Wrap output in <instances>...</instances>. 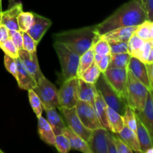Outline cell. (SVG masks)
Masks as SVG:
<instances>
[{
	"mask_svg": "<svg viewBox=\"0 0 153 153\" xmlns=\"http://www.w3.org/2000/svg\"><path fill=\"white\" fill-rule=\"evenodd\" d=\"M76 108L78 116L87 128L94 130L102 127L99 120L95 108L90 103L79 100L76 105Z\"/></svg>",
	"mask_w": 153,
	"mask_h": 153,
	"instance_id": "cell-10",
	"label": "cell"
},
{
	"mask_svg": "<svg viewBox=\"0 0 153 153\" xmlns=\"http://www.w3.org/2000/svg\"><path fill=\"white\" fill-rule=\"evenodd\" d=\"M108 131L104 127L92 130L88 140L92 153H108L107 135Z\"/></svg>",
	"mask_w": 153,
	"mask_h": 153,
	"instance_id": "cell-11",
	"label": "cell"
},
{
	"mask_svg": "<svg viewBox=\"0 0 153 153\" xmlns=\"http://www.w3.org/2000/svg\"><path fill=\"white\" fill-rule=\"evenodd\" d=\"M151 92V94H152V100H153V90H151L150 91Z\"/></svg>",
	"mask_w": 153,
	"mask_h": 153,
	"instance_id": "cell-57",
	"label": "cell"
},
{
	"mask_svg": "<svg viewBox=\"0 0 153 153\" xmlns=\"http://www.w3.org/2000/svg\"><path fill=\"white\" fill-rule=\"evenodd\" d=\"M2 12V4H1V0H0V13Z\"/></svg>",
	"mask_w": 153,
	"mask_h": 153,
	"instance_id": "cell-53",
	"label": "cell"
},
{
	"mask_svg": "<svg viewBox=\"0 0 153 153\" xmlns=\"http://www.w3.org/2000/svg\"><path fill=\"white\" fill-rule=\"evenodd\" d=\"M138 26L122 27V28H115L104 34L100 35L101 38L105 39L108 42L111 41H122L128 42L130 37L135 32Z\"/></svg>",
	"mask_w": 153,
	"mask_h": 153,
	"instance_id": "cell-18",
	"label": "cell"
},
{
	"mask_svg": "<svg viewBox=\"0 0 153 153\" xmlns=\"http://www.w3.org/2000/svg\"><path fill=\"white\" fill-rule=\"evenodd\" d=\"M95 51H94V43L90 49H88L85 53L82 54L79 58V67L77 71V77L79 78L84 72L94 63Z\"/></svg>",
	"mask_w": 153,
	"mask_h": 153,
	"instance_id": "cell-27",
	"label": "cell"
},
{
	"mask_svg": "<svg viewBox=\"0 0 153 153\" xmlns=\"http://www.w3.org/2000/svg\"><path fill=\"white\" fill-rule=\"evenodd\" d=\"M146 153H153V146H152V147L149 148L148 150H146Z\"/></svg>",
	"mask_w": 153,
	"mask_h": 153,
	"instance_id": "cell-52",
	"label": "cell"
},
{
	"mask_svg": "<svg viewBox=\"0 0 153 153\" xmlns=\"http://www.w3.org/2000/svg\"><path fill=\"white\" fill-rule=\"evenodd\" d=\"M114 138L117 153H132L134 151L120 138L118 135H113Z\"/></svg>",
	"mask_w": 153,
	"mask_h": 153,
	"instance_id": "cell-43",
	"label": "cell"
},
{
	"mask_svg": "<svg viewBox=\"0 0 153 153\" xmlns=\"http://www.w3.org/2000/svg\"><path fill=\"white\" fill-rule=\"evenodd\" d=\"M97 93V89L95 84L88 83L79 78V89L78 97L79 100L87 102L94 107L95 97Z\"/></svg>",
	"mask_w": 153,
	"mask_h": 153,
	"instance_id": "cell-20",
	"label": "cell"
},
{
	"mask_svg": "<svg viewBox=\"0 0 153 153\" xmlns=\"http://www.w3.org/2000/svg\"><path fill=\"white\" fill-rule=\"evenodd\" d=\"M151 90H153V64H146Z\"/></svg>",
	"mask_w": 153,
	"mask_h": 153,
	"instance_id": "cell-48",
	"label": "cell"
},
{
	"mask_svg": "<svg viewBox=\"0 0 153 153\" xmlns=\"http://www.w3.org/2000/svg\"><path fill=\"white\" fill-rule=\"evenodd\" d=\"M134 113L136 117L143 123L149 132L153 144V100L150 91L148 93L143 111H134Z\"/></svg>",
	"mask_w": 153,
	"mask_h": 153,
	"instance_id": "cell-14",
	"label": "cell"
},
{
	"mask_svg": "<svg viewBox=\"0 0 153 153\" xmlns=\"http://www.w3.org/2000/svg\"><path fill=\"white\" fill-rule=\"evenodd\" d=\"M151 49H152V45H151L150 41L146 40V41H145L144 44L142 46V47L140 49H138L137 52H134L131 56L134 57V58L141 61L142 62L146 64L148 61V58H149Z\"/></svg>",
	"mask_w": 153,
	"mask_h": 153,
	"instance_id": "cell-34",
	"label": "cell"
},
{
	"mask_svg": "<svg viewBox=\"0 0 153 153\" xmlns=\"http://www.w3.org/2000/svg\"><path fill=\"white\" fill-rule=\"evenodd\" d=\"M22 49L29 52H34L37 51V46L38 43L36 42L27 32L22 31Z\"/></svg>",
	"mask_w": 153,
	"mask_h": 153,
	"instance_id": "cell-38",
	"label": "cell"
},
{
	"mask_svg": "<svg viewBox=\"0 0 153 153\" xmlns=\"http://www.w3.org/2000/svg\"><path fill=\"white\" fill-rule=\"evenodd\" d=\"M107 146L108 153H117L114 136L111 135L109 132L108 133L107 135Z\"/></svg>",
	"mask_w": 153,
	"mask_h": 153,
	"instance_id": "cell-46",
	"label": "cell"
},
{
	"mask_svg": "<svg viewBox=\"0 0 153 153\" xmlns=\"http://www.w3.org/2000/svg\"><path fill=\"white\" fill-rule=\"evenodd\" d=\"M51 25L52 21L50 19L37 13H33L32 23L26 32L39 43Z\"/></svg>",
	"mask_w": 153,
	"mask_h": 153,
	"instance_id": "cell-12",
	"label": "cell"
},
{
	"mask_svg": "<svg viewBox=\"0 0 153 153\" xmlns=\"http://www.w3.org/2000/svg\"><path fill=\"white\" fill-rule=\"evenodd\" d=\"M53 46L61 64L64 80L77 77L80 55L69 49L64 43L57 40H55Z\"/></svg>",
	"mask_w": 153,
	"mask_h": 153,
	"instance_id": "cell-4",
	"label": "cell"
},
{
	"mask_svg": "<svg viewBox=\"0 0 153 153\" xmlns=\"http://www.w3.org/2000/svg\"><path fill=\"white\" fill-rule=\"evenodd\" d=\"M137 118V117H136ZM137 136L140 143L142 153H146V150L152 147L153 144L149 132L141 122L137 118Z\"/></svg>",
	"mask_w": 153,
	"mask_h": 153,
	"instance_id": "cell-26",
	"label": "cell"
},
{
	"mask_svg": "<svg viewBox=\"0 0 153 153\" xmlns=\"http://www.w3.org/2000/svg\"><path fill=\"white\" fill-rule=\"evenodd\" d=\"M78 89L79 78L73 77L64 80L59 91H58L60 107L68 108L76 107L79 100L78 97Z\"/></svg>",
	"mask_w": 153,
	"mask_h": 153,
	"instance_id": "cell-7",
	"label": "cell"
},
{
	"mask_svg": "<svg viewBox=\"0 0 153 153\" xmlns=\"http://www.w3.org/2000/svg\"><path fill=\"white\" fill-rule=\"evenodd\" d=\"M1 152H2V151H1V150H0V153H1Z\"/></svg>",
	"mask_w": 153,
	"mask_h": 153,
	"instance_id": "cell-58",
	"label": "cell"
},
{
	"mask_svg": "<svg viewBox=\"0 0 153 153\" xmlns=\"http://www.w3.org/2000/svg\"><path fill=\"white\" fill-rule=\"evenodd\" d=\"M107 108L108 105L106 104L102 94L97 90V93L96 94L95 97L94 108H95L96 113H97V117H98L99 120H100V123L102 124V126L108 129V123L107 118Z\"/></svg>",
	"mask_w": 153,
	"mask_h": 153,
	"instance_id": "cell-24",
	"label": "cell"
},
{
	"mask_svg": "<svg viewBox=\"0 0 153 153\" xmlns=\"http://www.w3.org/2000/svg\"><path fill=\"white\" fill-rule=\"evenodd\" d=\"M28 99H29L30 104H31V108L34 111V114H36L37 117H39L42 115L43 113V106H42V102L40 101V98L37 95L34 90L31 89L28 91Z\"/></svg>",
	"mask_w": 153,
	"mask_h": 153,
	"instance_id": "cell-32",
	"label": "cell"
},
{
	"mask_svg": "<svg viewBox=\"0 0 153 153\" xmlns=\"http://www.w3.org/2000/svg\"><path fill=\"white\" fill-rule=\"evenodd\" d=\"M33 90L40 98L43 108H56L60 107L58 90L45 76H43L37 82V86Z\"/></svg>",
	"mask_w": 153,
	"mask_h": 153,
	"instance_id": "cell-6",
	"label": "cell"
},
{
	"mask_svg": "<svg viewBox=\"0 0 153 153\" xmlns=\"http://www.w3.org/2000/svg\"><path fill=\"white\" fill-rule=\"evenodd\" d=\"M22 12V4L17 2L13 4L7 10L1 12V25H4L9 30H19L17 18Z\"/></svg>",
	"mask_w": 153,
	"mask_h": 153,
	"instance_id": "cell-15",
	"label": "cell"
},
{
	"mask_svg": "<svg viewBox=\"0 0 153 153\" xmlns=\"http://www.w3.org/2000/svg\"><path fill=\"white\" fill-rule=\"evenodd\" d=\"M94 51L96 54H99L102 56L109 55L111 54L109 43L106 40L100 37V39L94 43Z\"/></svg>",
	"mask_w": 153,
	"mask_h": 153,
	"instance_id": "cell-37",
	"label": "cell"
},
{
	"mask_svg": "<svg viewBox=\"0 0 153 153\" xmlns=\"http://www.w3.org/2000/svg\"><path fill=\"white\" fill-rule=\"evenodd\" d=\"M117 135L135 152L142 153L140 149V143L137 138V133L131 130V128L124 126L123 129L117 133Z\"/></svg>",
	"mask_w": 153,
	"mask_h": 153,
	"instance_id": "cell-23",
	"label": "cell"
},
{
	"mask_svg": "<svg viewBox=\"0 0 153 153\" xmlns=\"http://www.w3.org/2000/svg\"><path fill=\"white\" fill-rule=\"evenodd\" d=\"M131 57V55L128 52L111 54L110 64H109L108 68L117 67V68L127 69Z\"/></svg>",
	"mask_w": 153,
	"mask_h": 153,
	"instance_id": "cell-28",
	"label": "cell"
},
{
	"mask_svg": "<svg viewBox=\"0 0 153 153\" xmlns=\"http://www.w3.org/2000/svg\"><path fill=\"white\" fill-rule=\"evenodd\" d=\"M1 13H0V26L1 25Z\"/></svg>",
	"mask_w": 153,
	"mask_h": 153,
	"instance_id": "cell-56",
	"label": "cell"
},
{
	"mask_svg": "<svg viewBox=\"0 0 153 153\" xmlns=\"http://www.w3.org/2000/svg\"><path fill=\"white\" fill-rule=\"evenodd\" d=\"M0 48L2 49L4 55H8L15 59L19 58V49L10 38H8L3 43H0Z\"/></svg>",
	"mask_w": 153,
	"mask_h": 153,
	"instance_id": "cell-33",
	"label": "cell"
},
{
	"mask_svg": "<svg viewBox=\"0 0 153 153\" xmlns=\"http://www.w3.org/2000/svg\"><path fill=\"white\" fill-rule=\"evenodd\" d=\"M150 25L151 22L149 20H146L143 23L138 25L135 31V34L143 39V40H149V32H150Z\"/></svg>",
	"mask_w": 153,
	"mask_h": 153,
	"instance_id": "cell-39",
	"label": "cell"
},
{
	"mask_svg": "<svg viewBox=\"0 0 153 153\" xmlns=\"http://www.w3.org/2000/svg\"><path fill=\"white\" fill-rule=\"evenodd\" d=\"M127 70L131 72L140 82H142L149 91H151L147 68H146V65L145 63L131 56Z\"/></svg>",
	"mask_w": 153,
	"mask_h": 153,
	"instance_id": "cell-16",
	"label": "cell"
},
{
	"mask_svg": "<svg viewBox=\"0 0 153 153\" xmlns=\"http://www.w3.org/2000/svg\"><path fill=\"white\" fill-rule=\"evenodd\" d=\"M37 119H38V124H37L38 133L41 140L47 144L55 146V134L51 126L49 125L48 121L42 117V115L37 117Z\"/></svg>",
	"mask_w": 153,
	"mask_h": 153,
	"instance_id": "cell-21",
	"label": "cell"
},
{
	"mask_svg": "<svg viewBox=\"0 0 153 153\" xmlns=\"http://www.w3.org/2000/svg\"><path fill=\"white\" fill-rule=\"evenodd\" d=\"M107 118L108 129L114 134L119 133L125 126L122 115L109 106L107 108Z\"/></svg>",
	"mask_w": 153,
	"mask_h": 153,
	"instance_id": "cell-25",
	"label": "cell"
},
{
	"mask_svg": "<svg viewBox=\"0 0 153 153\" xmlns=\"http://www.w3.org/2000/svg\"><path fill=\"white\" fill-rule=\"evenodd\" d=\"M19 58L26 70L31 73L37 83V82L44 76L39 66L37 52H29L24 49H20L19 50Z\"/></svg>",
	"mask_w": 153,
	"mask_h": 153,
	"instance_id": "cell-13",
	"label": "cell"
},
{
	"mask_svg": "<svg viewBox=\"0 0 153 153\" xmlns=\"http://www.w3.org/2000/svg\"><path fill=\"white\" fill-rule=\"evenodd\" d=\"M144 43L145 40L139 37L135 33H134L132 36L130 37L129 40H128V42H127V44H128V52L131 55V56L134 52H137L138 49H140L142 47V46L144 44Z\"/></svg>",
	"mask_w": 153,
	"mask_h": 153,
	"instance_id": "cell-36",
	"label": "cell"
},
{
	"mask_svg": "<svg viewBox=\"0 0 153 153\" xmlns=\"http://www.w3.org/2000/svg\"><path fill=\"white\" fill-rule=\"evenodd\" d=\"M153 38V22H151L150 32H149V40Z\"/></svg>",
	"mask_w": 153,
	"mask_h": 153,
	"instance_id": "cell-51",
	"label": "cell"
},
{
	"mask_svg": "<svg viewBox=\"0 0 153 153\" xmlns=\"http://www.w3.org/2000/svg\"><path fill=\"white\" fill-rule=\"evenodd\" d=\"M127 72L128 70L126 68L110 67L108 68L106 71L102 73L111 86L114 89L118 95L126 102Z\"/></svg>",
	"mask_w": 153,
	"mask_h": 153,
	"instance_id": "cell-8",
	"label": "cell"
},
{
	"mask_svg": "<svg viewBox=\"0 0 153 153\" xmlns=\"http://www.w3.org/2000/svg\"><path fill=\"white\" fill-rule=\"evenodd\" d=\"M146 11L147 20L153 22V0H140Z\"/></svg>",
	"mask_w": 153,
	"mask_h": 153,
	"instance_id": "cell-44",
	"label": "cell"
},
{
	"mask_svg": "<svg viewBox=\"0 0 153 153\" xmlns=\"http://www.w3.org/2000/svg\"><path fill=\"white\" fill-rule=\"evenodd\" d=\"M4 64L7 72H9L15 78V79H16V77H17V66H16V59L7 55H4Z\"/></svg>",
	"mask_w": 153,
	"mask_h": 153,
	"instance_id": "cell-40",
	"label": "cell"
},
{
	"mask_svg": "<svg viewBox=\"0 0 153 153\" xmlns=\"http://www.w3.org/2000/svg\"><path fill=\"white\" fill-rule=\"evenodd\" d=\"M146 64H153V47H152V49H151L149 58H148V61Z\"/></svg>",
	"mask_w": 153,
	"mask_h": 153,
	"instance_id": "cell-49",
	"label": "cell"
},
{
	"mask_svg": "<svg viewBox=\"0 0 153 153\" xmlns=\"http://www.w3.org/2000/svg\"><path fill=\"white\" fill-rule=\"evenodd\" d=\"M123 117L125 126L136 132L137 131V118H136L134 111L128 105L126 108L125 113L123 115Z\"/></svg>",
	"mask_w": 153,
	"mask_h": 153,
	"instance_id": "cell-30",
	"label": "cell"
},
{
	"mask_svg": "<svg viewBox=\"0 0 153 153\" xmlns=\"http://www.w3.org/2000/svg\"><path fill=\"white\" fill-rule=\"evenodd\" d=\"M149 91V90L128 70L126 88L127 105L134 111H143Z\"/></svg>",
	"mask_w": 153,
	"mask_h": 153,
	"instance_id": "cell-3",
	"label": "cell"
},
{
	"mask_svg": "<svg viewBox=\"0 0 153 153\" xmlns=\"http://www.w3.org/2000/svg\"><path fill=\"white\" fill-rule=\"evenodd\" d=\"M55 146L57 150L61 153H67L71 149L68 138L63 134L55 135Z\"/></svg>",
	"mask_w": 153,
	"mask_h": 153,
	"instance_id": "cell-35",
	"label": "cell"
},
{
	"mask_svg": "<svg viewBox=\"0 0 153 153\" xmlns=\"http://www.w3.org/2000/svg\"><path fill=\"white\" fill-rule=\"evenodd\" d=\"M46 111V120L52 127L55 135L62 134L63 129L66 127L65 123L63 121L55 108H43Z\"/></svg>",
	"mask_w": 153,
	"mask_h": 153,
	"instance_id": "cell-22",
	"label": "cell"
},
{
	"mask_svg": "<svg viewBox=\"0 0 153 153\" xmlns=\"http://www.w3.org/2000/svg\"><path fill=\"white\" fill-rule=\"evenodd\" d=\"M55 40L64 43L79 55H82L100 39L95 26L69 30L54 34Z\"/></svg>",
	"mask_w": 153,
	"mask_h": 153,
	"instance_id": "cell-2",
	"label": "cell"
},
{
	"mask_svg": "<svg viewBox=\"0 0 153 153\" xmlns=\"http://www.w3.org/2000/svg\"><path fill=\"white\" fill-rule=\"evenodd\" d=\"M102 55H99V54H96L95 53V55H94V62L95 63V64H97V63H98L99 61H100V60L102 59Z\"/></svg>",
	"mask_w": 153,
	"mask_h": 153,
	"instance_id": "cell-50",
	"label": "cell"
},
{
	"mask_svg": "<svg viewBox=\"0 0 153 153\" xmlns=\"http://www.w3.org/2000/svg\"><path fill=\"white\" fill-rule=\"evenodd\" d=\"M33 21V13L31 12H21L18 16V26L20 31L26 32L31 26Z\"/></svg>",
	"mask_w": 153,
	"mask_h": 153,
	"instance_id": "cell-31",
	"label": "cell"
},
{
	"mask_svg": "<svg viewBox=\"0 0 153 153\" xmlns=\"http://www.w3.org/2000/svg\"><path fill=\"white\" fill-rule=\"evenodd\" d=\"M146 20L147 16L140 0H130L96 25V31L99 35H102L115 28L138 26Z\"/></svg>",
	"mask_w": 153,
	"mask_h": 153,
	"instance_id": "cell-1",
	"label": "cell"
},
{
	"mask_svg": "<svg viewBox=\"0 0 153 153\" xmlns=\"http://www.w3.org/2000/svg\"><path fill=\"white\" fill-rule=\"evenodd\" d=\"M58 108L64 116L69 128L88 142L92 130L88 128L82 123L80 118L79 117L76 113V107L71 108L59 107Z\"/></svg>",
	"mask_w": 153,
	"mask_h": 153,
	"instance_id": "cell-9",
	"label": "cell"
},
{
	"mask_svg": "<svg viewBox=\"0 0 153 153\" xmlns=\"http://www.w3.org/2000/svg\"><path fill=\"white\" fill-rule=\"evenodd\" d=\"M95 85L97 89L102 94L108 106L113 108L123 116L125 113L127 103L118 95L117 93L111 86L102 73L99 77Z\"/></svg>",
	"mask_w": 153,
	"mask_h": 153,
	"instance_id": "cell-5",
	"label": "cell"
},
{
	"mask_svg": "<svg viewBox=\"0 0 153 153\" xmlns=\"http://www.w3.org/2000/svg\"><path fill=\"white\" fill-rule=\"evenodd\" d=\"M13 2H14V0H9V3H10V4H13Z\"/></svg>",
	"mask_w": 153,
	"mask_h": 153,
	"instance_id": "cell-54",
	"label": "cell"
},
{
	"mask_svg": "<svg viewBox=\"0 0 153 153\" xmlns=\"http://www.w3.org/2000/svg\"><path fill=\"white\" fill-rule=\"evenodd\" d=\"M9 38V29L4 25L0 26V43H3Z\"/></svg>",
	"mask_w": 153,
	"mask_h": 153,
	"instance_id": "cell-47",
	"label": "cell"
},
{
	"mask_svg": "<svg viewBox=\"0 0 153 153\" xmlns=\"http://www.w3.org/2000/svg\"><path fill=\"white\" fill-rule=\"evenodd\" d=\"M110 58H111V54L109 55H106L102 56V59L99 61L97 64V67H99L101 73H104L105 71L108 70L109 67V64H110Z\"/></svg>",
	"mask_w": 153,
	"mask_h": 153,
	"instance_id": "cell-45",
	"label": "cell"
},
{
	"mask_svg": "<svg viewBox=\"0 0 153 153\" xmlns=\"http://www.w3.org/2000/svg\"><path fill=\"white\" fill-rule=\"evenodd\" d=\"M101 71L100 70L99 67H97L95 63H93L85 72L83 74L80 76V79L84 80L85 82L91 84H96L98 80L99 77L101 75Z\"/></svg>",
	"mask_w": 153,
	"mask_h": 153,
	"instance_id": "cell-29",
	"label": "cell"
},
{
	"mask_svg": "<svg viewBox=\"0 0 153 153\" xmlns=\"http://www.w3.org/2000/svg\"><path fill=\"white\" fill-rule=\"evenodd\" d=\"M62 134L68 138L71 149H73L75 150L80 151L84 153H92V151H91L88 142L84 140L79 134L75 133L68 126H66L63 129Z\"/></svg>",
	"mask_w": 153,
	"mask_h": 153,
	"instance_id": "cell-19",
	"label": "cell"
},
{
	"mask_svg": "<svg viewBox=\"0 0 153 153\" xmlns=\"http://www.w3.org/2000/svg\"><path fill=\"white\" fill-rule=\"evenodd\" d=\"M16 62L17 66V77L16 80L19 88L25 91L34 89L37 85L34 78L26 70L19 58H16Z\"/></svg>",
	"mask_w": 153,
	"mask_h": 153,
	"instance_id": "cell-17",
	"label": "cell"
},
{
	"mask_svg": "<svg viewBox=\"0 0 153 153\" xmlns=\"http://www.w3.org/2000/svg\"><path fill=\"white\" fill-rule=\"evenodd\" d=\"M9 38L13 41L19 50L22 49V31L20 30H9Z\"/></svg>",
	"mask_w": 153,
	"mask_h": 153,
	"instance_id": "cell-42",
	"label": "cell"
},
{
	"mask_svg": "<svg viewBox=\"0 0 153 153\" xmlns=\"http://www.w3.org/2000/svg\"><path fill=\"white\" fill-rule=\"evenodd\" d=\"M110 46L111 54L123 53L128 52V44L127 42L111 41L108 42Z\"/></svg>",
	"mask_w": 153,
	"mask_h": 153,
	"instance_id": "cell-41",
	"label": "cell"
},
{
	"mask_svg": "<svg viewBox=\"0 0 153 153\" xmlns=\"http://www.w3.org/2000/svg\"><path fill=\"white\" fill-rule=\"evenodd\" d=\"M149 41H150V43H151V45H152V47H153V38L152 39V40H149Z\"/></svg>",
	"mask_w": 153,
	"mask_h": 153,
	"instance_id": "cell-55",
	"label": "cell"
}]
</instances>
